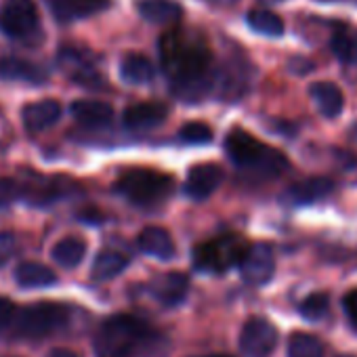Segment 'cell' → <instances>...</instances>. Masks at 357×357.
<instances>
[{"label":"cell","instance_id":"1","mask_svg":"<svg viewBox=\"0 0 357 357\" xmlns=\"http://www.w3.org/2000/svg\"><path fill=\"white\" fill-rule=\"evenodd\" d=\"M160 59L172 93L183 101H200L215 82L213 55L196 32L170 30L160 38Z\"/></svg>","mask_w":357,"mask_h":357},{"label":"cell","instance_id":"2","mask_svg":"<svg viewBox=\"0 0 357 357\" xmlns=\"http://www.w3.org/2000/svg\"><path fill=\"white\" fill-rule=\"evenodd\" d=\"M170 349L168 338L135 315L107 317L95 336L97 357H164Z\"/></svg>","mask_w":357,"mask_h":357},{"label":"cell","instance_id":"3","mask_svg":"<svg viewBox=\"0 0 357 357\" xmlns=\"http://www.w3.org/2000/svg\"><path fill=\"white\" fill-rule=\"evenodd\" d=\"M229 160L242 170L259 178H271L288 168V160L282 151L259 141L242 128H234L225 139Z\"/></svg>","mask_w":357,"mask_h":357},{"label":"cell","instance_id":"4","mask_svg":"<svg viewBox=\"0 0 357 357\" xmlns=\"http://www.w3.org/2000/svg\"><path fill=\"white\" fill-rule=\"evenodd\" d=\"M114 188L135 206H153L172 194V176L151 168H135L124 172Z\"/></svg>","mask_w":357,"mask_h":357},{"label":"cell","instance_id":"5","mask_svg":"<svg viewBox=\"0 0 357 357\" xmlns=\"http://www.w3.org/2000/svg\"><path fill=\"white\" fill-rule=\"evenodd\" d=\"M70 311L59 303H34L15 311L11 328L20 338H45L68 324Z\"/></svg>","mask_w":357,"mask_h":357},{"label":"cell","instance_id":"6","mask_svg":"<svg viewBox=\"0 0 357 357\" xmlns=\"http://www.w3.org/2000/svg\"><path fill=\"white\" fill-rule=\"evenodd\" d=\"M248 244L240 236H223L194 250V263L202 271L223 273L234 265H240Z\"/></svg>","mask_w":357,"mask_h":357},{"label":"cell","instance_id":"7","mask_svg":"<svg viewBox=\"0 0 357 357\" xmlns=\"http://www.w3.org/2000/svg\"><path fill=\"white\" fill-rule=\"evenodd\" d=\"M40 17L34 0H3L0 3V32L11 40H28L38 32Z\"/></svg>","mask_w":357,"mask_h":357},{"label":"cell","instance_id":"8","mask_svg":"<svg viewBox=\"0 0 357 357\" xmlns=\"http://www.w3.org/2000/svg\"><path fill=\"white\" fill-rule=\"evenodd\" d=\"M57 66L70 80L86 89H99L103 84V76L99 74L97 59L93 57L91 51L66 47L57 55Z\"/></svg>","mask_w":357,"mask_h":357},{"label":"cell","instance_id":"9","mask_svg":"<svg viewBox=\"0 0 357 357\" xmlns=\"http://www.w3.org/2000/svg\"><path fill=\"white\" fill-rule=\"evenodd\" d=\"M278 347V330L265 317H250L240 334V351L244 357H269Z\"/></svg>","mask_w":357,"mask_h":357},{"label":"cell","instance_id":"10","mask_svg":"<svg viewBox=\"0 0 357 357\" xmlns=\"http://www.w3.org/2000/svg\"><path fill=\"white\" fill-rule=\"evenodd\" d=\"M275 273V255L269 244H252L240 261V275L250 286H265Z\"/></svg>","mask_w":357,"mask_h":357},{"label":"cell","instance_id":"11","mask_svg":"<svg viewBox=\"0 0 357 357\" xmlns=\"http://www.w3.org/2000/svg\"><path fill=\"white\" fill-rule=\"evenodd\" d=\"M223 183V168L217 164H196L192 166L190 174H188V181H185V194L200 202L211 198L219 185Z\"/></svg>","mask_w":357,"mask_h":357},{"label":"cell","instance_id":"12","mask_svg":"<svg viewBox=\"0 0 357 357\" xmlns=\"http://www.w3.org/2000/svg\"><path fill=\"white\" fill-rule=\"evenodd\" d=\"M190 280L181 271H170L149 282V294L164 307H174L188 296Z\"/></svg>","mask_w":357,"mask_h":357},{"label":"cell","instance_id":"13","mask_svg":"<svg viewBox=\"0 0 357 357\" xmlns=\"http://www.w3.org/2000/svg\"><path fill=\"white\" fill-rule=\"evenodd\" d=\"M334 192V183L326 176H311L305 181H298L290 185L284 194V202L292 206H309L326 200Z\"/></svg>","mask_w":357,"mask_h":357},{"label":"cell","instance_id":"14","mask_svg":"<svg viewBox=\"0 0 357 357\" xmlns=\"http://www.w3.org/2000/svg\"><path fill=\"white\" fill-rule=\"evenodd\" d=\"M47 5L59 24H72L105 11L109 0H47Z\"/></svg>","mask_w":357,"mask_h":357},{"label":"cell","instance_id":"15","mask_svg":"<svg viewBox=\"0 0 357 357\" xmlns=\"http://www.w3.org/2000/svg\"><path fill=\"white\" fill-rule=\"evenodd\" d=\"M168 116V107L158 101H143L135 103L124 109L122 122L130 130H151L160 126Z\"/></svg>","mask_w":357,"mask_h":357},{"label":"cell","instance_id":"16","mask_svg":"<svg viewBox=\"0 0 357 357\" xmlns=\"http://www.w3.org/2000/svg\"><path fill=\"white\" fill-rule=\"evenodd\" d=\"M59 118H61V105L55 99H43V101L30 103L22 112L24 126L30 132H43L51 128L53 124H57Z\"/></svg>","mask_w":357,"mask_h":357},{"label":"cell","instance_id":"17","mask_svg":"<svg viewBox=\"0 0 357 357\" xmlns=\"http://www.w3.org/2000/svg\"><path fill=\"white\" fill-rule=\"evenodd\" d=\"M74 120L86 128H105L114 120V109L109 103L103 101H93V99H80L74 101L70 107Z\"/></svg>","mask_w":357,"mask_h":357},{"label":"cell","instance_id":"18","mask_svg":"<svg viewBox=\"0 0 357 357\" xmlns=\"http://www.w3.org/2000/svg\"><path fill=\"white\" fill-rule=\"evenodd\" d=\"M137 11L149 24L172 26L183 17V9L174 0H139Z\"/></svg>","mask_w":357,"mask_h":357},{"label":"cell","instance_id":"19","mask_svg":"<svg viewBox=\"0 0 357 357\" xmlns=\"http://www.w3.org/2000/svg\"><path fill=\"white\" fill-rule=\"evenodd\" d=\"M0 80L11 82H28V84H43L47 82V72L32 61L17 59V57H5L0 59Z\"/></svg>","mask_w":357,"mask_h":357},{"label":"cell","instance_id":"20","mask_svg":"<svg viewBox=\"0 0 357 357\" xmlns=\"http://www.w3.org/2000/svg\"><path fill=\"white\" fill-rule=\"evenodd\" d=\"M309 95L317 105L319 114L326 118H338L344 107L342 91L334 82H313L309 86Z\"/></svg>","mask_w":357,"mask_h":357},{"label":"cell","instance_id":"21","mask_svg":"<svg viewBox=\"0 0 357 357\" xmlns=\"http://www.w3.org/2000/svg\"><path fill=\"white\" fill-rule=\"evenodd\" d=\"M137 242H139V248L149 257H155L162 261H168L174 257V242L170 234L162 227H145L139 234Z\"/></svg>","mask_w":357,"mask_h":357},{"label":"cell","instance_id":"22","mask_svg":"<svg viewBox=\"0 0 357 357\" xmlns=\"http://www.w3.org/2000/svg\"><path fill=\"white\" fill-rule=\"evenodd\" d=\"M15 282L22 288H45V286L57 284V273L51 267L43 265V263L26 261V263L17 265V269H15Z\"/></svg>","mask_w":357,"mask_h":357},{"label":"cell","instance_id":"23","mask_svg":"<svg viewBox=\"0 0 357 357\" xmlns=\"http://www.w3.org/2000/svg\"><path fill=\"white\" fill-rule=\"evenodd\" d=\"M153 63L145 57V55H139V53H130L122 59L120 63V78L126 82V84H149L153 80Z\"/></svg>","mask_w":357,"mask_h":357},{"label":"cell","instance_id":"24","mask_svg":"<svg viewBox=\"0 0 357 357\" xmlns=\"http://www.w3.org/2000/svg\"><path fill=\"white\" fill-rule=\"evenodd\" d=\"M128 257L122 255V252H116V250H101L97 257H95V263H93V280H99V282H105V280H112V278H118L126 267H128Z\"/></svg>","mask_w":357,"mask_h":357},{"label":"cell","instance_id":"25","mask_svg":"<svg viewBox=\"0 0 357 357\" xmlns=\"http://www.w3.org/2000/svg\"><path fill=\"white\" fill-rule=\"evenodd\" d=\"M84 255H86V244H84V240H80V238H63V240H59V242L53 246V250H51L53 261H55L59 267H63V269H74V267H78V265L82 263Z\"/></svg>","mask_w":357,"mask_h":357},{"label":"cell","instance_id":"26","mask_svg":"<svg viewBox=\"0 0 357 357\" xmlns=\"http://www.w3.org/2000/svg\"><path fill=\"white\" fill-rule=\"evenodd\" d=\"M246 24L250 26L252 32L269 36V38H278L284 34V22L280 15H275L273 11L267 9H252L246 15Z\"/></svg>","mask_w":357,"mask_h":357},{"label":"cell","instance_id":"27","mask_svg":"<svg viewBox=\"0 0 357 357\" xmlns=\"http://www.w3.org/2000/svg\"><path fill=\"white\" fill-rule=\"evenodd\" d=\"M330 51L342 63H357V34L351 30H336L330 38Z\"/></svg>","mask_w":357,"mask_h":357},{"label":"cell","instance_id":"28","mask_svg":"<svg viewBox=\"0 0 357 357\" xmlns=\"http://www.w3.org/2000/svg\"><path fill=\"white\" fill-rule=\"evenodd\" d=\"M288 357H324V344L313 334L296 332L288 340Z\"/></svg>","mask_w":357,"mask_h":357},{"label":"cell","instance_id":"29","mask_svg":"<svg viewBox=\"0 0 357 357\" xmlns=\"http://www.w3.org/2000/svg\"><path fill=\"white\" fill-rule=\"evenodd\" d=\"M330 311V298L324 292H315L309 294L301 305H298V313L307 319V321H321Z\"/></svg>","mask_w":357,"mask_h":357},{"label":"cell","instance_id":"30","mask_svg":"<svg viewBox=\"0 0 357 357\" xmlns=\"http://www.w3.org/2000/svg\"><path fill=\"white\" fill-rule=\"evenodd\" d=\"M178 139L188 145H206L213 141V128L204 122H190L178 130Z\"/></svg>","mask_w":357,"mask_h":357},{"label":"cell","instance_id":"31","mask_svg":"<svg viewBox=\"0 0 357 357\" xmlns=\"http://www.w3.org/2000/svg\"><path fill=\"white\" fill-rule=\"evenodd\" d=\"M20 196V188L13 178H0V211L7 208Z\"/></svg>","mask_w":357,"mask_h":357},{"label":"cell","instance_id":"32","mask_svg":"<svg viewBox=\"0 0 357 357\" xmlns=\"http://www.w3.org/2000/svg\"><path fill=\"white\" fill-rule=\"evenodd\" d=\"M342 309L347 313V319L353 328H357V290H351L342 298Z\"/></svg>","mask_w":357,"mask_h":357},{"label":"cell","instance_id":"33","mask_svg":"<svg viewBox=\"0 0 357 357\" xmlns=\"http://www.w3.org/2000/svg\"><path fill=\"white\" fill-rule=\"evenodd\" d=\"M13 315H15L13 301H11V298H5V296H0V332L7 330V328L11 326Z\"/></svg>","mask_w":357,"mask_h":357},{"label":"cell","instance_id":"34","mask_svg":"<svg viewBox=\"0 0 357 357\" xmlns=\"http://www.w3.org/2000/svg\"><path fill=\"white\" fill-rule=\"evenodd\" d=\"M15 248H17V244L11 234H0V265H5L13 257Z\"/></svg>","mask_w":357,"mask_h":357},{"label":"cell","instance_id":"35","mask_svg":"<svg viewBox=\"0 0 357 357\" xmlns=\"http://www.w3.org/2000/svg\"><path fill=\"white\" fill-rule=\"evenodd\" d=\"M47 357H80V355L70 351V349H53V351L47 353Z\"/></svg>","mask_w":357,"mask_h":357},{"label":"cell","instance_id":"36","mask_svg":"<svg viewBox=\"0 0 357 357\" xmlns=\"http://www.w3.org/2000/svg\"><path fill=\"white\" fill-rule=\"evenodd\" d=\"M261 3H265V5H278V3H282V0H261Z\"/></svg>","mask_w":357,"mask_h":357},{"label":"cell","instance_id":"37","mask_svg":"<svg viewBox=\"0 0 357 357\" xmlns=\"http://www.w3.org/2000/svg\"><path fill=\"white\" fill-rule=\"evenodd\" d=\"M211 357H229V355H211Z\"/></svg>","mask_w":357,"mask_h":357},{"label":"cell","instance_id":"38","mask_svg":"<svg viewBox=\"0 0 357 357\" xmlns=\"http://www.w3.org/2000/svg\"><path fill=\"white\" fill-rule=\"evenodd\" d=\"M349 3H357V0H349Z\"/></svg>","mask_w":357,"mask_h":357}]
</instances>
